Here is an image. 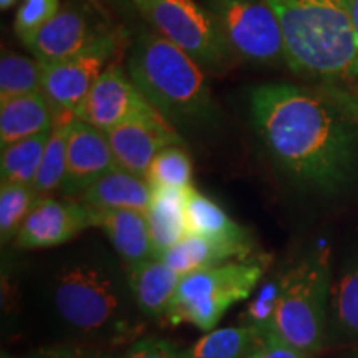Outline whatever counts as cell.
Returning <instances> with one entry per match:
<instances>
[{
  "instance_id": "13",
  "label": "cell",
  "mask_w": 358,
  "mask_h": 358,
  "mask_svg": "<svg viewBox=\"0 0 358 358\" xmlns=\"http://www.w3.org/2000/svg\"><path fill=\"white\" fill-rule=\"evenodd\" d=\"M85 6L69 3L24 45L42 65H52L77 55L103 32Z\"/></svg>"
},
{
  "instance_id": "2",
  "label": "cell",
  "mask_w": 358,
  "mask_h": 358,
  "mask_svg": "<svg viewBox=\"0 0 358 358\" xmlns=\"http://www.w3.org/2000/svg\"><path fill=\"white\" fill-rule=\"evenodd\" d=\"M279 19L285 64L327 85L358 82V35L345 0H267Z\"/></svg>"
},
{
  "instance_id": "34",
  "label": "cell",
  "mask_w": 358,
  "mask_h": 358,
  "mask_svg": "<svg viewBox=\"0 0 358 358\" xmlns=\"http://www.w3.org/2000/svg\"><path fill=\"white\" fill-rule=\"evenodd\" d=\"M29 358H106L100 352L78 345H57L50 348H40Z\"/></svg>"
},
{
  "instance_id": "16",
  "label": "cell",
  "mask_w": 358,
  "mask_h": 358,
  "mask_svg": "<svg viewBox=\"0 0 358 358\" xmlns=\"http://www.w3.org/2000/svg\"><path fill=\"white\" fill-rule=\"evenodd\" d=\"M134 306L151 319H164L176 294L179 279L159 257L148 259L136 266L124 267Z\"/></svg>"
},
{
  "instance_id": "7",
  "label": "cell",
  "mask_w": 358,
  "mask_h": 358,
  "mask_svg": "<svg viewBox=\"0 0 358 358\" xmlns=\"http://www.w3.org/2000/svg\"><path fill=\"white\" fill-rule=\"evenodd\" d=\"M156 34L194 58L203 69L222 70L229 64V45L208 8L196 0H129Z\"/></svg>"
},
{
  "instance_id": "35",
  "label": "cell",
  "mask_w": 358,
  "mask_h": 358,
  "mask_svg": "<svg viewBox=\"0 0 358 358\" xmlns=\"http://www.w3.org/2000/svg\"><path fill=\"white\" fill-rule=\"evenodd\" d=\"M348 6V12H350L353 27H355V32L358 35V0H345Z\"/></svg>"
},
{
  "instance_id": "25",
  "label": "cell",
  "mask_w": 358,
  "mask_h": 358,
  "mask_svg": "<svg viewBox=\"0 0 358 358\" xmlns=\"http://www.w3.org/2000/svg\"><path fill=\"white\" fill-rule=\"evenodd\" d=\"M42 70L37 58L3 52L0 58V103L42 92Z\"/></svg>"
},
{
  "instance_id": "5",
  "label": "cell",
  "mask_w": 358,
  "mask_h": 358,
  "mask_svg": "<svg viewBox=\"0 0 358 358\" xmlns=\"http://www.w3.org/2000/svg\"><path fill=\"white\" fill-rule=\"evenodd\" d=\"M330 250H312L285 274L271 329L277 337L313 355L325 345L332 292Z\"/></svg>"
},
{
  "instance_id": "17",
  "label": "cell",
  "mask_w": 358,
  "mask_h": 358,
  "mask_svg": "<svg viewBox=\"0 0 358 358\" xmlns=\"http://www.w3.org/2000/svg\"><path fill=\"white\" fill-rule=\"evenodd\" d=\"M187 232H194L214 243L229 245L244 257L252 256V239L241 224H237L216 201L194 187L187 189L186 201Z\"/></svg>"
},
{
  "instance_id": "23",
  "label": "cell",
  "mask_w": 358,
  "mask_h": 358,
  "mask_svg": "<svg viewBox=\"0 0 358 358\" xmlns=\"http://www.w3.org/2000/svg\"><path fill=\"white\" fill-rule=\"evenodd\" d=\"M50 133L52 131H47L37 136L25 138V140L2 148V155H0L2 182L34 186Z\"/></svg>"
},
{
  "instance_id": "36",
  "label": "cell",
  "mask_w": 358,
  "mask_h": 358,
  "mask_svg": "<svg viewBox=\"0 0 358 358\" xmlns=\"http://www.w3.org/2000/svg\"><path fill=\"white\" fill-rule=\"evenodd\" d=\"M15 3H17V0H0V8H2V10L6 12L12 6H15Z\"/></svg>"
},
{
  "instance_id": "18",
  "label": "cell",
  "mask_w": 358,
  "mask_h": 358,
  "mask_svg": "<svg viewBox=\"0 0 358 358\" xmlns=\"http://www.w3.org/2000/svg\"><path fill=\"white\" fill-rule=\"evenodd\" d=\"M153 187L146 178L116 166L93 182L78 201L93 209H133L145 213Z\"/></svg>"
},
{
  "instance_id": "10",
  "label": "cell",
  "mask_w": 358,
  "mask_h": 358,
  "mask_svg": "<svg viewBox=\"0 0 358 358\" xmlns=\"http://www.w3.org/2000/svg\"><path fill=\"white\" fill-rule=\"evenodd\" d=\"M153 115L159 113L146 101L118 62H113L90 90L77 120L108 131L131 120Z\"/></svg>"
},
{
  "instance_id": "4",
  "label": "cell",
  "mask_w": 358,
  "mask_h": 358,
  "mask_svg": "<svg viewBox=\"0 0 358 358\" xmlns=\"http://www.w3.org/2000/svg\"><path fill=\"white\" fill-rule=\"evenodd\" d=\"M57 315L83 337H127L129 284L106 259L80 256L57 268L50 282Z\"/></svg>"
},
{
  "instance_id": "28",
  "label": "cell",
  "mask_w": 358,
  "mask_h": 358,
  "mask_svg": "<svg viewBox=\"0 0 358 358\" xmlns=\"http://www.w3.org/2000/svg\"><path fill=\"white\" fill-rule=\"evenodd\" d=\"M146 179L151 187L191 189L192 163L189 155L181 145L163 148L151 163Z\"/></svg>"
},
{
  "instance_id": "32",
  "label": "cell",
  "mask_w": 358,
  "mask_h": 358,
  "mask_svg": "<svg viewBox=\"0 0 358 358\" xmlns=\"http://www.w3.org/2000/svg\"><path fill=\"white\" fill-rule=\"evenodd\" d=\"M248 358H310V355L289 345L272 332H264L257 335Z\"/></svg>"
},
{
  "instance_id": "37",
  "label": "cell",
  "mask_w": 358,
  "mask_h": 358,
  "mask_svg": "<svg viewBox=\"0 0 358 358\" xmlns=\"http://www.w3.org/2000/svg\"><path fill=\"white\" fill-rule=\"evenodd\" d=\"M2 358H13V357H12V355H6V353H3Z\"/></svg>"
},
{
  "instance_id": "19",
  "label": "cell",
  "mask_w": 358,
  "mask_h": 358,
  "mask_svg": "<svg viewBox=\"0 0 358 358\" xmlns=\"http://www.w3.org/2000/svg\"><path fill=\"white\" fill-rule=\"evenodd\" d=\"M186 201L187 189L153 187L150 206L145 214L156 257L187 234Z\"/></svg>"
},
{
  "instance_id": "22",
  "label": "cell",
  "mask_w": 358,
  "mask_h": 358,
  "mask_svg": "<svg viewBox=\"0 0 358 358\" xmlns=\"http://www.w3.org/2000/svg\"><path fill=\"white\" fill-rule=\"evenodd\" d=\"M329 325L335 335L358 338V259L332 282Z\"/></svg>"
},
{
  "instance_id": "15",
  "label": "cell",
  "mask_w": 358,
  "mask_h": 358,
  "mask_svg": "<svg viewBox=\"0 0 358 358\" xmlns=\"http://www.w3.org/2000/svg\"><path fill=\"white\" fill-rule=\"evenodd\" d=\"M93 219L95 227L103 229L110 239L124 267L156 257L145 213L133 209H93Z\"/></svg>"
},
{
  "instance_id": "33",
  "label": "cell",
  "mask_w": 358,
  "mask_h": 358,
  "mask_svg": "<svg viewBox=\"0 0 358 358\" xmlns=\"http://www.w3.org/2000/svg\"><path fill=\"white\" fill-rule=\"evenodd\" d=\"M324 92L350 116L358 127V85H350L345 88L338 87V85H327Z\"/></svg>"
},
{
  "instance_id": "6",
  "label": "cell",
  "mask_w": 358,
  "mask_h": 358,
  "mask_svg": "<svg viewBox=\"0 0 358 358\" xmlns=\"http://www.w3.org/2000/svg\"><path fill=\"white\" fill-rule=\"evenodd\" d=\"M271 262L272 257L261 252L182 275L164 320L171 325L191 324L203 332H211L234 303L254 294Z\"/></svg>"
},
{
  "instance_id": "27",
  "label": "cell",
  "mask_w": 358,
  "mask_h": 358,
  "mask_svg": "<svg viewBox=\"0 0 358 358\" xmlns=\"http://www.w3.org/2000/svg\"><path fill=\"white\" fill-rule=\"evenodd\" d=\"M40 196L32 186L2 182L0 186V237L2 244L15 241L25 217Z\"/></svg>"
},
{
  "instance_id": "11",
  "label": "cell",
  "mask_w": 358,
  "mask_h": 358,
  "mask_svg": "<svg viewBox=\"0 0 358 358\" xmlns=\"http://www.w3.org/2000/svg\"><path fill=\"white\" fill-rule=\"evenodd\" d=\"M93 226V209L82 201L43 196L34 204L13 243L19 249L55 248L70 243Z\"/></svg>"
},
{
  "instance_id": "3",
  "label": "cell",
  "mask_w": 358,
  "mask_h": 358,
  "mask_svg": "<svg viewBox=\"0 0 358 358\" xmlns=\"http://www.w3.org/2000/svg\"><path fill=\"white\" fill-rule=\"evenodd\" d=\"M127 66L146 101L176 129L208 124L216 116L203 66L155 30L138 35Z\"/></svg>"
},
{
  "instance_id": "20",
  "label": "cell",
  "mask_w": 358,
  "mask_h": 358,
  "mask_svg": "<svg viewBox=\"0 0 358 358\" xmlns=\"http://www.w3.org/2000/svg\"><path fill=\"white\" fill-rule=\"evenodd\" d=\"M55 127L52 108L42 92L13 98L0 105V146L52 131Z\"/></svg>"
},
{
  "instance_id": "29",
  "label": "cell",
  "mask_w": 358,
  "mask_h": 358,
  "mask_svg": "<svg viewBox=\"0 0 358 358\" xmlns=\"http://www.w3.org/2000/svg\"><path fill=\"white\" fill-rule=\"evenodd\" d=\"M282 289V275H277L274 279L264 282L259 287L256 297L248 303L244 312V325L252 327L257 330V334L268 332L272 319L275 315L277 302L280 297Z\"/></svg>"
},
{
  "instance_id": "31",
  "label": "cell",
  "mask_w": 358,
  "mask_h": 358,
  "mask_svg": "<svg viewBox=\"0 0 358 358\" xmlns=\"http://www.w3.org/2000/svg\"><path fill=\"white\" fill-rule=\"evenodd\" d=\"M118 358H189L187 350L166 338L146 337L134 340Z\"/></svg>"
},
{
  "instance_id": "14",
  "label": "cell",
  "mask_w": 358,
  "mask_h": 358,
  "mask_svg": "<svg viewBox=\"0 0 358 358\" xmlns=\"http://www.w3.org/2000/svg\"><path fill=\"white\" fill-rule=\"evenodd\" d=\"M118 166L108 136L82 120H71L66 143V171L62 192L80 198L103 174Z\"/></svg>"
},
{
  "instance_id": "8",
  "label": "cell",
  "mask_w": 358,
  "mask_h": 358,
  "mask_svg": "<svg viewBox=\"0 0 358 358\" xmlns=\"http://www.w3.org/2000/svg\"><path fill=\"white\" fill-rule=\"evenodd\" d=\"M122 34L105 29L77 55L58 64L42 65V93L55 123L77 120L90 90L122 52Z\"/></svg>"
},
{
  "instance_id": "21",
  "label": "cell",
  "mask_w": 358,
  "mask_h": 358,
  "mask_svg": "<svg viewBox=\"0 0 358 358\" xmlns=\"http://www.w3.org/2000/svg\"><path fill=\"white\" fill-rule=\"evenodd\" d=\"M158 257L181 277L199 268L232 261V259H244L239 250L214 243L208 237L194 234V232H187L179 243L161 252Z\"/></svg>"
},
{
  "instance_id": "24",
  "label": "cell",
  "mask_w": 358,
  "mask_h": 358,
  "mask_svg": "<svg viewBox=\"0 0 358 358\" xmlns=\"http://www.w3.org/2000/svg\"><path fill=\"white\" fill-rule=\"evenodd\" d=\"M257 330L249 325L224 327L206 332L187 350L189 358H248L257 340Z\"/></svg>"
},
{
  "instance_id": "30",
  "label": "cell",
  "mask_w": 358,
  "mask_h": 358,
  "mask_svg": "<svg viewBox=\"0 0 358 358\" xmlns=\"http://www.w3.org/2000/svg\"><path fill=\"white\" fill-rule=\"evenodd\" d=\"M60 0H22L13 22L17 37L22 40V43L27 42L43 25H47L60 12Z\"/></svg>"
},
{
  "instance_id": "26",
  "label": "cell",
  "mask_w": 358,
  "mask_h": 358,
  "mask_svg": "<svg viewBox=\"0 0 358 358\" xmlns=\"http://www.w3.org/2000/svg\"><path fill=\"white\" fill-rule=\"evenodd\" d=\"M69 124L55 123L47 148L40 163L37 178L34 181V189L40 198L50 192L62 189L66 171V143H69Z\"/></svg>"
},
{
  "instance_id": "12",
  "label": "cell",
  "mask_w": 358,
  "mask_h": 358,
  "mask_svg": "<svg viewBox=\"0 0 358 358\" xmlns=\"http://www.w3.org/2000/svg\"><path fill=\"white\" fill-rule=\"evenodd\" d=\"M116 164L146 178L151 163L163 148L182 145L181 134L161 115L145 116L105 131Z\"/></svg>"
},
{
  "instance_id": "1",
  "label": "cell",
  "mask_w": 358,
  "mask_h": 358,
  "mask_svg": "<svg viewBox=\"0 0 358 358\" xmlns=\"http://www.w3.org/2000/svg\"><path fill=\"white\" fill-rule=\"evenodd\" d=\"M250 116L268 156L299 185L338 191L358 159L357 123L327 93L266 83L249 95Z\"/></svg>"
},
{
  "instance_id": "9",
  "label": "cell",
  "mask_w": 358,
  "mask_h": 358,
  "mask_svg": "<svg viewBox=\"0 0 358 358\" xmlns=\"http://www.w3.org/2000/svg\"><path fill=\"white\" fill-rule=\"evenodd\" d=\"M231 52L257 65L285 64L284 35L267 0H209Z\"/></svg>"
}]
</instances>
